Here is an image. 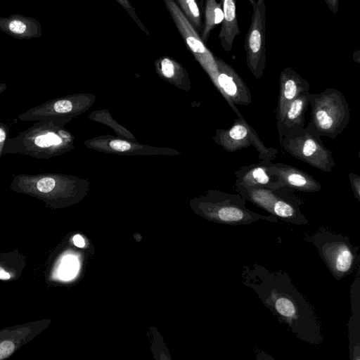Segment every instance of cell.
Returning a JSON list of instances; mask_svg holds the SVG:
<instances>
[{
	"instance_id": "cell-13",
	"label": "cell",
	"mask_w": 360,
	"mask_h": 360,
	"mask_svg": "<svg viewBox=\"0 0 360 360\" xmlns=\"http://www.w3.org/2000/svg\"><path fill=\"white\" fill-rule=\"evenodd\" d=\"M309 82L292 68L285 67L281 72L279 94L276 108V122L281 119L288 104L300 94L309 91Z\"/></svg>"
},
{
	"instance_id": "cell-8",
	"label": "cell",
	"mask_w": 360,
	"mask_h": 360,
	"mask_svg": "<svg viewBox=\"0 0 360 360\" xmlns=\"http://www.w3.org/2000/svg\"><path fill=\"white\" fill-rule=\"evenodd\" d=\"M214 140L229 153L253 146L259 152V160L272 162L278 153L276 149L264 145L255 129L243 116L237 117L229 128L218 129Z\"/></svg>"
},
{
	"instance_id": "cell-2",
	"label": "cell",
	"mask_w": 360,
	"mask_h": 360,
	"mask_svg": "<svg viewBox=\"0 0 360 360\" xmlns=\"http://www.w3.org/2000/svg\"><path fill=\"white\" fill-rule=\"evenodd\" d=\"M71 137L60 125L49 120L37 121L14 137H8L4 152L46 160L59 155L70 145Z\"/></svg>"
},
{
	"instance_id": "cell-25",
	"label": "cell",
	"mask_w": 360,
	"mask_h": 360,
	"mask_svg": "<svg viewBox=\"0 0 360 360\" xmlns=\"http://www.w3.org/2000/svg\"><path fill=\"white\" fill-rule=\"evenodd\" d=\"M15 349L14 344L10 340H5L0 343V359L10 356Z\"/></svg>"
},
{
	"instance_id": "cell-17",
	"label": "cell",
	"mask_w": 360,
	"mask_h": 360,
	"mask_svg": "<svg viewBox=\"0 0 360 360\" xmlns=\"http://www.w3.org/2000/svg\"><path fill=\"white\" fill-rule=\"evenodd\" d=\"M224 18L219 34L221 45L224 51H231L233 41L240 34L237 14L236 0H221Z\"/></svg>"
},
{
	"instance_id": "cell-24",
	"label": "cell",
	"mask_w": 360,
	"mask_h": 360,
	"mask_svg": "<svg viewBox=\"0 0 360 360\" xmlns=\"http://www.w3.org/2000/svg\"><path fill=\"white\" fill-rule=\"evenodd\" d=\"M354 196L360 201V176L353 172L348 174Z\"/></svg>"
},
{
	"instance_id": "cell-5",
	"label": "cell",
	"mask_w": 360,
	"mask_h": 360,
	"mask_svg": "<svg viewBox=\"0 0 360 360\" xmlns=\"http://www.w3.org/2000/svg\"><path fill=\"white\" fill-rule=\"evenodd\" d=\"M234 188L246 201L266 210L277 219L295 225H309V221L300 210L304 199L296 194V191L285 186L278 188L250 187L236 182Z\"/></svg>"
},
{
	"instance_id": "cell-23",
	"label": "cell",
	"mask_w": 360,
	"mask_h": 360,
	"mask_svg": "<svg viewBox=\"0 0 360 360\" xmlns=\"http://www.w3.org/2000/svg\"><path fill=\"white\" fill-rule=\"evenodd\" d=\"M9 127L0 120V160L4 155L6 143L9 137Z\"/></svg>"
},
{
	"instance_id": "cell-1",
	"label": "cell",
	"mask_w": 360,
	"mask_h": 360,
	"mask_svg": "<svg viewBox=\"0 0 360 360\" xmlns=\"http://www.w3.org/2000/svg\"><path fill=\"white\" fill-rule=\"evenodd\" d=\"M241 277L243 284L252 289L278 322L285 324L297 338L312 345L323 342L322 326L314 308L288 274L253 263L243 266Z\"/></svg>"
},
{
	"instance_id": "cell-32",
	"label": "cell",
	"mask_w": 360,
	"mask_h": 360,
	"mask_svg": "<svg viewBox=\"0 0 360 360\" xmlns=\"http://www.w3.org/2000/svg\"><path fill=\"white\" fill-rule=\"evenodd\" d=\"M6 84L0 82V95L6 90Z\"/></svg>"
},
{
	"instance_id": "cell-20",
	"label": "cell",
	"mask_w": 360,
	"mask_h": 360,
	"mask_svg": "<svg viewBox=\"0 0 360 360\" xmlns=\"http://www.w3.org/2000/svg\"><path fill=\"white\" fill-rule=\"evenodd\" d=\"M156 65L161 75L168 79L178 77L184 70L177 62L168 56L159 58Z\"/></svg>"
},
{
	"instance_id": "cell-4",
	"label": "cell",
	"mask_w": 360,
	"mask_h": 360,
	"mask_svg": "<svg viewBox=\"0 0 360 360\" xmlns=\"http://www.w3.org/2000/svg\"><path fill=\"white\" fill-rule=\"evenodd\" d=\"M311 119L307 126L321 137L335 139L348 126L350 109L344 94L334 88L309 94Z\"/></svg>"
},
{
	"instance_id": "cell-11",
	"label": "cell",
	"mask_w": 360,
	"mask_h": 360,
	"mask_svg": "<svg viewBox=\"0 0 360 360\" xmlns=\"http://www.w3.org/2000/svg\"><path fill=\"white\" fill-rule=\"evenodd\" d=\"M214 59L217 68L216 86L230 108L241 117L236 105L247 106L252 103L250 89L231 65L215 56Z\"/></svg>"
},
{
	"instance_id": "cell-6",
	"label": "cell",
	"mask_w": 360,
	"mask_h": 360,
	"mask_svg": "<svg viewBox=\"0 0 360 360\" xmlns=\"http://www.w3.org/2000/svg\"><path fill=\"white\" fill-rule=\"evenodd\" d=\"M279 143L283 151L322 172H330L335 166L333 151L308 126L293 127Z\"/></svg>"
},
{
	"instance_id": "cell-16",
	"label": "cell",
	"mask_w": 360,
	"mask_h": 360,
	"mask_svg": "<svg viewBox=\"0 0 360 360\" xmlns=\"http://www.w3.org/2000/svg\"><path fill=\"white\" fill-rule=\"evenodd\" d=\"M309 91L304 92L293 99L286 108L281 119L276 122L278 141L293 127H302L305 124V114L309 103Z\"/></svg>"
},
{
	"instance_id": "cell-15",
	"label": "cell",
	"mask_w": 360,
	"mask_h": 360,
	"mask_svg": "<svg viewBox=\"0 0 360 360\" xmlns=\"http://www.w3.org/2000/svg\"><path fill=\"white\" fill-rule=\"evenodd\" d=\"M351 315L349 319V351L351 360L360 359V266L350 288Z\"/></svg>"
},
{
	"instance_id": "cell-27",
	"label": "cell",
	"mask_w": 360,
	"mask_h": 360,
	"mask_svg": "<svg viewBox=\"0 0 360 360\" xmlns=\"http://www.w3.org/2000/svg\"><path fill=\"white\" fill-rule=\"evenodd\" d=\"M9 29L13 33L22 34L26 30V26L22 21L15 20L10 22Z\"/></svg>"
},
{
	"instance_id": "cell-19",
	"label": "cell",
	"mask_w": 360,
	"mask_h": 360,
	"mask_svg": "<svg viewBox=\"0 0 360 360\" xmlns=\"http://www.w3.org/2000/svg\"><path fill=\"white\" fill-rule=\"evenodd\" d=\"M180 11L199 33L202 27V12L196 0H174Z\"/></svg>"
},
{
	"instance_id": "cell-26",
	"label": "cell",
	"mask_w": 360,
	"mask_h": 360,
	"mask_svg": "<svg viewBox=\"0 0 360 360\" xmlns=\"http://www.w3.org/2000/svg\"><path fill=\"white\" fill-rule=\"evenodd\" d=\"M110 146L117 151H126L131 148L129 143L122 140H112L109 143Z\"/></svg>"
},
{
	"instance_id": "cell-34",
	"label": "cell",
	"mask_w": 360,
	"mask_h": 360,
	"mask_svg": "<svg viewBox=\"0 0 360 360\" xmlns=\"http://www.w3.org/2000/svg\"><path fill=\"white\" fill-rule=\"evenodd\" d=\"M249 2L250 3L251 6L253 7L256 5V0H248Z\"/></svg>"
},
{
	"instance_id": "cell-30",
	"label": "cell",
	"mask_w": 360,
	"mask_h": 360,
	"mask_svg": "<svg viewBox=\"0 0 360 360\" xmlns=\"http://www.w3.org/2000/svg\"><path fill=\"white\" fill-rule=\"evenodd\" d=\"M11 278V275L6 272L4 269L0 267V279L8 280Z\"/></svg>"
},
{
	"instance_id": "cell-28",
	"label": "cell",
	"mask_w": 360,
	"mask_h": 360,
	"mask_svg": "<svg viewBox=\"0 0 360 360\" xmlns=\"http://www.w3.org/2000/svg\"><path fill=\"white\" fill-rule=\"evenodd\" d=\"M329 10L335 15L338 13L340 0H324Z\"/></svg>"
},
{
	"instance_id": "cell-3",
	"label": "cell",
	"mask_w": 360,
	"mask_h": 360,
	"mask_svg": "<svg viewBox=\"0 0 360 360\" xmlns=\"http://www.w3.org/2000/svg\"><path fill=\"white\" fill-rule=\"evenodd\" d=\"M304 238L316 248L336 280L352 274L360 266L359 246L354 245L347 236L321 226L314 233L304 235Z\"/></svg>"
},
{
	"instance_id": "cell-14",
	"label": "cell",
	"mask_w": 360,
	"mask_h": 360,
	"mask_svg": "<svg viewBox=\"0 0 360 360\" xmlns=\"http://www.w3.org/2000/svg\"><path fill=\"white\" fill-rule=\"evenodd\" d=\"M271 162L259 160L257 163L242 166L234 171L236 182L250 187L278 188L283 186L278 177L270 172L269 165Z\"/></svg>"
},
{
	"instance_id": "cell-29",
	"label": "cell",
	"mask_w": 360,
	"mask_h": 360,
	"mask_svg": "<svg viewBox=\"0 0 360 360\" xmlns=\"http://www.w3.org/2000/svg\"><path fill=\"white\" fill-rule=\"evenodd\" d=\"M73 243L76 246L79 248H83L85 244L83 238L79 235H76L73 237Z\"/></svg>"
},
{
	"instance_id": "cell-22",
	"label": "cell",
	"mask_w": 360,
	"mask_h": 360,
	"mask_svg": "<svg viewBox=\"0 0 360 360\" xmlns=\"http://www.w3.org/2000/svg\"><path fill=\"white\" fill-rule=\"evenodd\" d=\"M129 15L132 20L136 22L138 27L147 35H150L149 31L146 29L143 23L139 19L136 13L135 8L129 0H115Z\"/></svg>"
},
{
	"instance_id": "cell-9",
	"label": "cell",
	"mask_w": 360,
	"mask_h": 360,
	"mask_svg": "<svg viewBox=\"0 0 360 360\" xmlns=\"http://www.w3.org/2000/svg\"><path fill=\"white\" fill-rule=\"evenodd\" d=\"M252 8L253 13L245 35L244 49L247 66L252 76L259 79L263 76L266 66L265 0H257Z\"/></svg>"
},
{
	"instance_id": "cell-7",
	"label": "cell",
	"mask_w": 360,
	"mask_h": 360,
	"mask_svg": "<svg viewBox=\"0 0 360 360\" xmlns=\"http://www.w3.org/2000/svg\"><path fill=\"white\" fill-rule=\"evenodd\" d=\"M205 215L214 221L231 226L249 225L259 220L278 222L272 215L257 214L246 207V200L239 193L215 192L205 205Z\"/></svg>"
},
{
	"instance_id": "cell-10",
	"label": "cell",
	"mask_w": 360,
	"mask_h": 360,
	"mask_svg": "<svg viewBox=\"0 0 360 360\" xmlns=\"http://www.w3.org/2000/svg\"><path fill=\"white\" fill-rule=\"evenodd\" d=\"M163 2L186 46L216 84L217 68L214 56L207 49L199 33L180 11L174 0H163Z\"/></svg>"
},
{
	"instance_id": "cell-18",
	"label": "cell",
	"mask_w": 360,
	"mask_h": 360,
	"mask_svg": "<svg viewBox=\"0 0 360 360\" xmlns=\"http://www.w3.org/2000/svg\"><path fill=\"white\" fill-rule=\"evenodd\" d=\"M204 6V22L200 32V37L202 41L206 43L212 30L222 22L224 13L221 1L205 0Z\"/></svg>"
},
{
	"instance_id": "cell-33",
	"label": "cell",
	"mask_w": 360,
	"mask_h": 360,
	"mask_svg": "<svg viewBox=\"0 0 360 360\" xmlns=\"http://www.w3.org/2000/svg\"><path fill=\"white\" fill-rule=\"evenodd\" d=\"M199 4V6L200 8L201 12H203L204 10V0H196Z\"/></svg>"
},
{
	"instance_id": "cell-21",
	"label": "cell",
	"mask_w": 360,
	"mask_h": 360,
	"mask_svg": "<svg viewBox=\"0 0 360 360\" xmlns=\"http://www.w3.org/2000/svg\"><path fill=\"white\" fill-rule=\"evenodd\" d=\"M78 262L74 256H68L64 258L60 268V276L63 279H70L74 277L78 270Z\"/></svg>"
},
{
	"instance_id": "cell-12",
	"label": "cell",
	"mask_w": 360,
	"mask_h": 360,
	"mask_svg": "<svg viewBox=\"0 0 360 360\" xmlns=\"http://www.w3.org/2000/svg\"><path fill=\"white\" fill-rule=\"evenodd\" d=\"M269 169L278 177L283 186L296 191L316 193L322 188L314 177L294 166L282 162H271Z\"/></svg>"
},
{
	"instance_id": "cell-31",
	"label": "cell",
	"mask_w": 360,
	"mask_h": 360,
	"mask_svg": "<svg viewBox=\"0 0 360 360\" xmlns=\"http://www.w3.org/2000/svg\"><path fill=\"white\" fill-rule=\"evenodd\" d=\"M353 60L357 63H360V53L359 50L356 49L353 53Z\"/></svg>"
}]
</instances>
